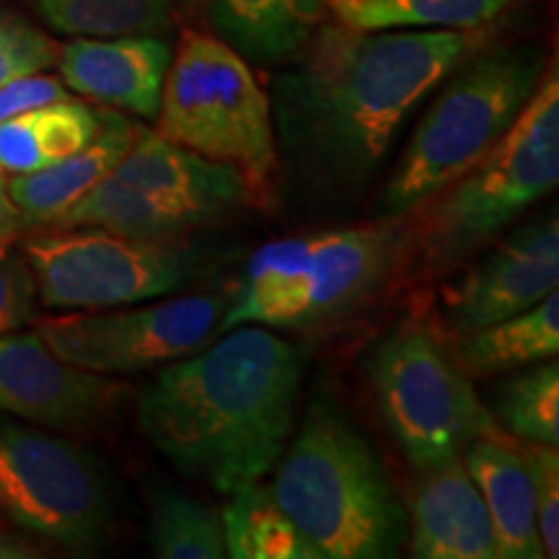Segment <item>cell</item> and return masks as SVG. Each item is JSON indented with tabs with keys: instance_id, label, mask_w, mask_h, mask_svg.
<instances>
[{
	"instance_id": "obj_12",
	"label": "cell",
	"mask_w": 559,
	"mask_h": 559,
	"mask_svg": "<svg viewBox=\"0 0 559 559\" xmlns=\"http://www.w3.org/2000/svg\"><path fill=\"white\" fill-rule=\"evenodd\" d=\"M122 383L55 355L37 332L0 337V412L55 430L88 432L115 417Z\"/></svg>"
},
{
	"instance_id": "obj_16",
	"label": "cell",
	"mask_w": 559,
	"mask_h": 559,
	"mask_svg": "<svg viewBox=\"0 0 559 559\" xmlns=\"http://www.w3.org/2000/svg\"><path fill=\"white\" fill-rule=\"evenodd\" d=\"M407 526L417 559H498L487 506L461 456L423 472Z\"/></svg>"
},
{
	"instance_id": "obj_6",
	"label": "cell",
	"mask_w": 559,
	"mask_h": 559,
	"mask_svg": "<svg viewBox=\"0 0 559 559\" xmlns=\"http://www.w3.org/2000/svg\"><path fill=\"white\" fill-rule=\"evenodd\" d=\"M547 55L534 41L479 47L451 70L412 132L407 151L383 192V218H400L472 169L519 120Z\"/></svg>"
},
{
	"instance_id": "obj_15",
	"label": "cell",
	"mask_w": 559,
	"mask_h": 559,
	"mask_svg": "<svg viewBox=\"0 0 559 559\" xmlns=\"http://www.w3.org/2000/svg\"><path fill=\"white\" fill-rule=\"evenodd\" d=\"M174 50L164 37L70 39L60 47L62 86L99 107L128 111L140 120H156L164 81Z\"/></svg>"
},
{
	"instance_id": "obj_2",
	"label": "cell",
	"mask_w": 559,
	"mask_h": 559,
	"mask_svg": "<svg viewBox=\"0 0 559 559\" xmlns=\"http://www.w3.org/2000/svg\"><path fill=\"white\" fill-rule=\"evenodd\" d=\"M304 355L267 326L239 324L200 353L158 370L138 400V423L190 479L230 495L283 456L296 425Z\"/></svg>"
},
{
	"instance_id": "obj_19",
	"label": "cell",
	"mask_w": 559,
	"mask_h": 559,
	"mask_svg": "<svg viewBox=\"0 0 559 559\" xmlns=\"http://www.w3.org/2000/svg\"><path fill=\"white\" fill-rule=\"evenodd\" d=\"M202 11L215 37L243 60L283 66L309 45L326 0H205Z\"/></svg>"
},
{
	"instance_id": "obj_3",
	"label": "cell",
	"mask_w": 559,
	"mask_h": 559,
	"mask_svg": "<svg viewBox=\"0 0 559 559\" xmlns=\"http://www.w3.org/2000/svg\"><path fill=\"white\" fill-rule=\"evenodd\" d=\"M272 479V498L324 559H389L402 549L407 510L379 453L332 402L306 409Z\"/></svg>"
},
{
	"instance_id": "obj_7",
	"label": "cell",
	"mask_w": 559,
	"mask_h": 559,
	"mask_svg": "<svg viewBox=\"0 0 559 559\" xmlns=\"http://www.w3.org/2000/svg\"><path fill=\"white\" fill-rule=\"evenodd\" d=\"M156 132L239 169L254 202L272 198L280 156L270 96L249 60L215 34H179L160 94Z\"/></svg>"
},
{
	"instance_id": "obj_28",
	"label": "cell",
	"mask_w": 559,
	"mask_h": 559,
	"mask_svg": "<svg viewBox=\"0 0 559 559\" xmlns=\"http://www.w3.org/2000/svg\"><path fill=\"white\" fill-rule=\"evenodd\" d=\"M521 456L526 461L534 489L536 528L544 557H559V451L557 445L531 443L523 445Z\"/></svg>"
},
{
	"instance_id": "obj_5",
	"label": "cell",
	"mask_w": 559,
	"mask_h": 559,
	"mask_svg": "<svg viewBox=\"0 0 559 559\" xmlns=\"http://www.w3.org/2000/svg\"><path fill=\"white\" fill-rule=\"evenodd\" d=\"M407 241V221L383 218L264 243L230 293L221 334L239 324L300 330L345 317L394 275Z\"/></svg>"
},
{
	"instance_id": "obj_29",
	"label": "cell",
	"mask_w": 559,
	"mask_h": 559,
	"mask_svg": "<svg viewBox=\"0 0 559 559\" xmlns=\"http://www.w3.org/2000/svg\"><path fill=\"white\" fill-rule=\"evenodd\" d=\"M37 280L29 262L9 251L0 254V337L37 319Z\"/></svg>"
},
{
	"instance_id": "obj_22",
	"label": "cell",
	"mask_w": 559,
	"mask_h": 559,
	"mask_svg": "<svg viewBox=\"0 0 559 559\" xmlns=\"http://www.w3.org/2000/svg\"><path fill=\"white\" fill-rule=\"evenodd\" d=\"M223 515L226 557L234 559H324L288 513L272 498L270 487L247 485L228 495Z\"/></svg>"
},
{
	"instance_id": "obj_8",
	"label": "cell",
	"mask_w": 559,
	"mask_h": 559,
	"mask_svg": "<svg viewBox=\"0 0 559 559\" xmlns=\"http://www.w3.org/2000/svg\"><path fill=\"white\" fill-rule=\"evenodd\" d=\"M47 309L94 311L174 296L213 275L228 254L177 239H138L96 226H47L24 241Z\"/></svg>"
},
{
	"instance_id": "obj_25",
	"label": "cell",
	"mask_w": 559,
	"mask_h": 559,
	"mask_svg": "<svg viewBox=\"0 0 559 559\" xmlns=\"http://www.w3.org/2000/svg\"><path fill=\"white\" fill-rule=\"evenodd\" d=\"M148 534L151 551L158 559L226 557L221 510L177 492V489H153Z\"/></svg>"
},
{
	"instance_id": "obj_30",
	"label": "cell",
	"mask_w": 559,
	"mask_h": 559,
	"mask_svg": "<svg viewBox=\"0 0 559 559\" xmlns=\"http://www.w3.org/2000/svg\"><path fill=\"white\" fill-rule=\"evenodd\" d=\"M62 96H68L66 86H62L60 79H52V75H29V79L13 81L9 86L0 88V124H3L9 117L19 115V111L39 107V104L58 102Z\"/></svg>"
},
{
	"instance_id": "obj_33",
	"label": "cell",
	"mask_w": 559,
	"mask_h": 559,
	"mask_svg": "<svg viewBox=\"0 0 559 559\" xmlns=\"http://www.w3.org/2000/svg\"><path fill=\"white\" fill-rule=\"evenodd\" d=\"M177 5V13H185V16H198V13L205 9V0H171Z\"/></svg>"
},
{
	"instance_id": "obj_26",
	"label": "cell",
	"mask_w": 559,
	"mask_h": 559,
	"mask_svg": "<svg viewBox=\"0 0 559 559\" xmlns=\"http://www.w3.org/2000/svg\"><path fill=\"white\" fill-rule=\"evenodd\" d=\"M492 417L526 443H559V366L542 360L495 391Z\"/></svg>"
},
{
	"instance_id": "obj_24",
	"label": "cell",
	"mask_w": 559,
	"mask_h": 559,
	"mask_svg": "<svg viewBox=\"0 0 559 559\" xmlns=\"http://www.w3.org/2000/svg\"><path fill=\"white\" fill-rule=\"evenodd\" d=\"M510 0H326L340 24L353 29H485Z\"/></svg>"
},
{
	"instance_id": "obj_32",
	"label": "cell",
	"mask_w": 559,
	"mask_h": 559,
	"mask_svg": "<svg viewBox=\"0 0 559 559\" xmlns=\"http://www.w3.org/2000/svg\"><path fill=\"white\" fill-rule=\"evenodd\" d=\"M34 551H29L24 542L9 539V536H0V557H29Z\"/></svg>"
},
{
	"instance_id": "obj_20",
	"label": "cell",
	"mask_w": 559,
	"mask_h": 559,
	"mask_svg": "<svg viewBox=\"0 0 559 559\" xmlns=\"http://www.w3.org/2000/svg\"><path fill=\"white\" fill-rule=\"evenodd\" d=\"M99 130V109L81 99L24 109L0 124V179L47 169L88 143Z\"/></svg>"
},
{
	"instance_id": "obj_13",
	"label": "cell",
	"mask_w": 559,
	"mask_h": 559,
	"mask_svg": "<svg viewBox=\"0 0 559 559\" xmlns=\"http://www.w3.org/2000/svg\"><path fill=\"white\" fill-rule=\"evenodd\" d=\"M559 285V221L557 215L526 223L485 257L472 262L456 283L443 288L449 330L461 334L513 317L536 306Z\"/></svg>"
},
{
	"instance_id": "obj_4",
	"label": "cell",
	"mask_w": 559,
	"mask_h": 559,
	"mask_svg": "<svg viewBox=\"0 0 559 559\" xmlns=\"http://www.w3.org/2000/svg\"><path fill=\"white\" fill-rule=\"evenodd\" d=\"M559 185V79L544 70L519 120L456 181L412 213L407 247L428 272H451L489 247Z\"/></svg>"
},
{
	"instance_id": "obj_10",
	"label": "cell",
	"mask_w": 559,
	"mask_h": 559,
	"mask_svg": "<svg viewBox=\"0 0 559 559\" xmlns=\"http://www.w3.org/2000/svg\"><path fill=\"white\" fill-rule=\"evenodd\" d=\"M0 510L41 539L88 549L107 539L115 495L94 453L0 417Z\"/></svg>"
},
{
	"instance_id": "obj_27",
	"label": "cell",
	"mask_w": 559,
	"mask_h": 559,
	"mask_svg": "<svg viewBox=\"0 0 559 559\" xmlns=\"http://www.w3.org/2000/svg\"><path fill=\"white\" fill-rule=\"evenodd\" d=\"M60 47L21 13L0 9V88L45 73L58 62Z\"/></svg>"
},
{
	"instance_id": "obj_17",
	"label": "cell",
	"mask_w": 559,
	"mask_h": 559,
	"mask_svg": "<svg viewBox=\"0 0 559 559\" xmlns=\"http://www.w3.org/2000/svg\"><path fill=\"white\" fill-rule=\"evenodd\" d=\"M143 130V124L130 120L122 111L102 107L99 130L83 148L47 169L5 181V190L21 213L24 228L52 226L66 210L86 198L104 177L115 171Z\"/></svg>"
},
{
	"instance_id": "obj_18",
	"label": "cell",
	"mask_w": 559,
	"mask_h": 559,
	"mask_svg": "<svg viewBox=\"0 0 559 559\" xmlns=\"http://www.w3.org/2000/svg\"><path fill=\"white\" fill-rule=\"evenodd\" d=\"M492 521L498 559H542L534 489L521 449L506 436L479 438L461 451Z\"/></svg>"
},
{
	"instance_id": "obj_1",
	"label": "cell",
	"mask_w": 559,
	"mask_h": 559,
	"mask_svg": "<svg viewBox=\"0 0 559 559\" xmlns=\"http://www.w3.org/2000/svg\"><path fill=\"white\" fill-rule=\"evenodd\" d=\"M489 34L485 29H353L324 24L272 79L277 156L317 192L360 190L402 124Z\"/></svg>"
},
{
	"instance_id": "obj_9",
	"label": "cell",
	"mask_w": 559,
	"mask_h": 559,
	"mask_svg": "<svg viewBox=\"0 0 559 559\" xmlns=\"http://www.w3.org/2000/svg\"><path fill=\"white\" fill-rule=\"evenodd\" d=\"M370 386L404 456L417 472L461 456L506 430L474 391L469 373L425 321H404L368 358Z\"/></svg>"
},
{
	"instance_id": "obj_21",
	"label": "cell",
	"mask_w": 559,
	"mask_h": 559,
	"mask_svg": "<svg viewBox=\"0 0 559 559\" xmlns=\"http://www.w3.org/2000/svg\"><path fill=\"white\" fill-rule=\"evenodd\" d=\"M559 353L557 290L531 309L461 334L453 355L469 376H495L551 360Z\"/></svg>"
},
{
	"instance_id": "obj_31",
	"label": "cell",
	"mask_w": 559,
	"mask_h": 559,
	"mask_svg": "<svg viewBox=\"0 0 559 559\" xmlns=\"http://www.w3.org/2000/svg\"><path fill=\"white\" fill-rule=\"evenodd\" d=\"M21 230H24V221H21V213L9 198L5 179H0V254H5L13 247Z\"/></svg>"
},
{
	"instance_id": "obj_14",
	"label": "cell",
	"mask_w": 559,
	"mask_h": 559,
	"mask_svg": "<svg viewBox=\"0 0 559 559\" xmlns=\"http://www.w3.org/2000/svg\"><path fill=\"white\" fill-rule=\"evenodd\" d=\"M111 174L158 205L185 215L194 228L218 223L254 202L239 169L171 143L156 130H143Z\"/></svg>"
},
{
	"instance_id": "obj_11",
	"label": "cell",
	"mask_w": 559,
	"mask_h": 559,
	"mask_svg": "<svg viewBox=\"0 0 559 559\" xmlns=\"http://www.w3.org/2000/svg\"><path fill=\"white\" fill-rule=\"evenodd\" d=\"M228 300V293H174L156 304L117 306L120 311L94 309L39 319L34 332L73 366L104 376L138 373L207 347L221 334Z\"/></svg>"
},
{
	"instance_id": "obj_23",
	"label": "cell",
	"mask_w": 559,
	"mask_h": 559,
	"mask_svg": "<svg viewBox=\"0 0 559 559\" xmlns=\"http://www.w3.org/2000/svg\"><path fill=\"white\" fill-rule=\"evenodd\" d=\"M52 32L73 39L166 37L179 13L171 0H26Z\"/></svg>"
}]
</instances>
